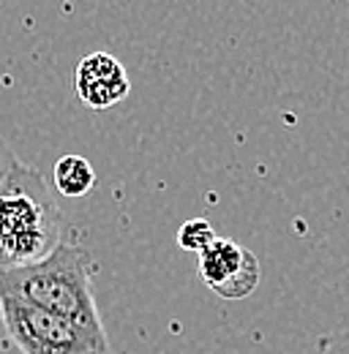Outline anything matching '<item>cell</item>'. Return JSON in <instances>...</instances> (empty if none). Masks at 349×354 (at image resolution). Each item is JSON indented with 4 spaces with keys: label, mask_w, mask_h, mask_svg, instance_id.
<instances>
[{
    "label": "cell",
    "mask_w": 349,
    "mask_h": 354,
    "mask_svg": "<svg viewBox=\"0 0 349 354\" xmlns=\"http://www.w3.org/2000/svg\"><path fill=\"white\" fill-rule=\"evenodd\" d=\"M93 259L85 245L66 243L42 262L0 272V295L19 297L93 335H107L93 297Z\"/></svg>",
    "instance_id": "1"
},
{
    "label": "cell",
    "mask_w": 349,
    "mask_h": 354,
    "mask_svg": "<svg viewBox=\"0 0 349 354\" xmlns=\"http://www.w3.org/2000/svg\"><path fill=\"white\" fill-rule=\"evenodd\" d=\"M63 234V213L39 169L22 164L0 185V272L46 259Z\"/></svg>",
    "instance_id": "2"
},
{
    "label": "cell",
    "mask_w": 349,
    "mask_h": 354,
    "mask_svg": "<svg viewBox=\"0 0 349 354\" xmlns=\"http://www.w3.org/2000/svg\"><path fill=\"white\" fill-rule=\"evenodd\" d=\"M0 310L6 338L22 354H115L107 335H93L19 297L0 295Z\"/></svg>",
    "instance_id": "3"
},
{
    "label": "cell",
    "mask_w": 349,
    "mask_h": 354,
    "mask_svg": "<svg viewBox=\"0 0 349 354\" xmlns=\"http://www.w3.org/2000/svg\"><path fill=\"white\" fill-rule=\"evenodd\" d=\"M199 278L202 283L224 300H246L260 286V259L229 237H216L199 254Z\"/></svg>",
    "instance_id": "4"
},
{
    "label": "cell",
    "mask_w": 349,
    "mask_h": 354,
    "mask_svg": "<svg viewBox=\"0 0 349 354\" xmlns=\"http://www.w3.org/2000/svg\"><path fill=\"white\" fill-rule=\"evenodd\" d=\"M77 98L90 109H112L131 90L123 63L109 52H93L77 63L74 71Z\"/></svg>",
    "instance_id": "5"
},
{
    "label": "cell",
    "mask_w": 349,
    "mask_h": 354,
    "mask_svg": "<svg viewBox=\"0 0 349 354\" xmlns=\"http://www.w3.org/2000/svg\"><path fill=\"white\" fill-rule=\"evenodd\" d=\"M52 177H55L57 194L69 196V199L87 196L93 191V185H96V169L82 156H63V158H57Z\"/></svg>",
    "instance_id": "6"
},
{
    "label": "cell",
    "mask_w": 349,
    "mask_h": 354,
    "mask_svg": "<svg viewBox=\"0 0 349 354\" xmlns=\"http://www.w3.org/2000/svg\"><path fill=\"white\" fill-rule=\"evenodd\" d=\"M216 229H213V223L205 221V218H191V221H186L180 229H177V245L183 248V251H191V254H202L213 240H216Z\"/></svg>",
    "instance_id": "7"
},
{
    "label": "cell",
    "mask_w": 349,
    "mask_h": 354,
    "mask_svg": "<svg viewBox=\"0 0 349 354\" xmlns=\"http://www.w3.org/2000/svg\"><path fill=\"white\" fill-rule=\"evenodd\" d=\"M22 164H25V161H19V156L14 153V147H11V145L3 139V133H0V185L14 175Z\"/></svg>",
    "instance_id": "8"
},
{
    "label": "cell",
    "mask_w": 349,
    "mask_h": 354,
    "mask_svg": "<svg viewBox=\"0 0 349 354\" xmlns=\"http://www.w3.org/2000/svg\"><path fill=\"white\" fill-rule=\"evenodd\" d=\"M319 354H349V324L319 341Z\"/></svg>",
    "instance_id": "9"
},
{
    "label": "cell",
    "mask_w": 349,
    "mask_h": 354,
    "mask_svg": "<svg viewBox=\"0 0 349 354\" xmlns=\"http://www.w3.org/2000/svg\"><path fill=\"white\" fill-rule=\"evenodd\" d=\"M3 344H6V324H3V310H0V354H3Z\"/></svg>",
    "instance_id": "10"
}]
</instances>
